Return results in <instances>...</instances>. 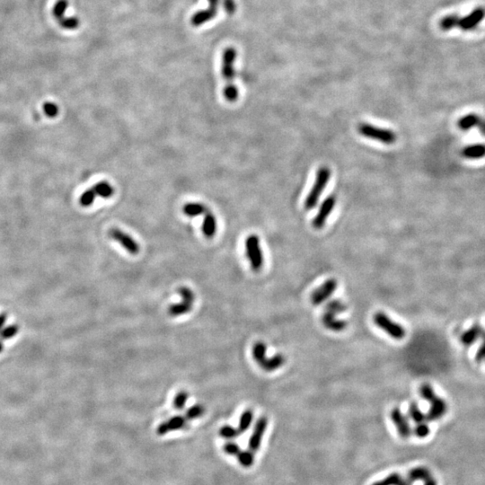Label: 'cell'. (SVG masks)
Wrapping results in <instances>:
<instances>
[{
    "label": "cell",
    "mask_w": 485,
    "mask_h": 485,
    "mask_svg": "<svg viewBox=\"0 0 485 485\" xmlns=\"http://www.w3.org/2000/svg\"><path fill=\"white\" fill-rule=\"evenodd\" d=\"M285 361L286 359L284 356L282 354H276L271 358L267 357L265 361L260 364V367L266 372H272L282 367L285 364Z\"/></svg>",
    "instance_id": "cell-20"
},
{
    "label": "cell",
    "mask_w": 485,
    "mask_h": 485,
    "mask_svg": "<svg viewBox=\"0 0 485 485\" xmlns=\"http://www.w3.org/2000/svg\"><path fill=\"white\" fill-rule=\"evenodd\" d=\"M245 253L254 272H259L263 266V255L260 247V238L256 235H250L245 240Z\"/></svg>",
    "instance_id": "cell-5"
},
{
    "label": "cell",
    "mask_w": 485,
    "mask_h": 485,
    "mask_svg": "<svg viewBox=\"0 0 485 485\" xmlns=\"http://www.w3.org/2000/svg\"><path fill=\"white\" fill-rule=\"evenodd\" d=\"M223 451L228 456H237L241 451V448L237 443L228 441L223 445Z\"/></svg>",
    "instance_id": "cell-40"
},
{
    "label": "cell",
    "mask_w": 485,
    "mask_h": 485,
    "mask_svg": "<svg viewBox=\"0 0 485 485\" xmlns=\"http://www.w3.org/2000/svg\"><path fill=\"white\" fill-rule=\"evenodd\" d=\"M475 361L478 363L485 361V332L481 338V343L475 354Z\"/></svg>",
    "instance_id": "cell-41"
},
{
    "label": "cell",
    "mask_w": 485,
    "mask_h": 485,
    "mask_svg": "<svg viewBox=\"0 0 485 485\" xmlns=\"http://www.w3.org/2000/svg\"><path fill=\"white\" fill-rule=\"evenodd\" d=\"M423 485H438V484H437V481L435 480V478L432 476L423 482Z\"/></svg>",
    "instance_id": "cell-45"
},
{
    "label": "cell",
    "mask_w": 485,
    "mask_h": 485,
    "mask_svg": "<svg viewBox=\"0 0 485 485\" xmlns=\"http://www.w3.org/2000/svg\"><path fill=\"white\" fill-rule=\"evenodd\" d=\"M432 476V474L428 468L419 467V468H413L412 470L409 471L408 474H407V481L411 484H414V482H417V481L424 482Z\"/></svg>",
    "instance_id": "cell-21"
},
{
    "label": "cell",
    "mask_w": 485,
    "mask_h": 485,
    "mask_svg": "<svg viewBox=\"0 0 485 485\" xmlns=\"http://www.w3.org/2000/svg\"><path fill=\"white\" fill-rule=\"evenodd\" d=\"M109 235L112 239L119 242L130 255H137L139 253V244L130 235L120 228H112L109 232Z\"/></svg>",
    "instance_id": "cell-8"
},
{
    "label": "cell",
    "mask_w": 485,
    "mask_h": 485,
    "mask_svg": "<svg viewBox=\"0 0 485 485\" xmlns=\"http://www.w3.org/2000/svg\"><path fill=\"white\" fill-rule=\"evenodd\" d=\"M224 10L228 16H233L237 11V4L235 0H221Z\"/></svg>",
    "instance_id": "cell-43"
},
{
    "label": "cell",
    "mask_w": 485,
    "mask_h": 485,
    "mask_svg": "<svg viewBox=\"0 0 485 485\" xmlns=\"http://www.w3.org/2000/svg\"><path fill=\"white\" fill-rule=\"evenodd\" d=\"M237 50L235 48L228 47L225 49L222 54V65L221 73L225 81L224 88V97L229 103H235L238 99L239 92L236 85L234 84L235 78V61L237 59Z\"/></svg>",
    "instance_id": "cell-1"
},
{
    "label": "cell",
    "mask_w": 485,
    "mask_h": 485,
    "mask_svg": "<svg viewBox=\"0 0 485 485\" xmlns=\"http://www.w3.org/2000/svg\"><path fill=\"white\" fill-rule=\"evenodd\" d=\"M6 320V314H0V330L2 329V327H3V326H4V324H5Z\"/></svg>",
    "instance_id": "cell-46"
},
{
    "label": "cell",
    "mask_w": 485,
    "mask_h": 485,
    "mask_svg": "<svg viewBox=\"0 0 485 485\" xmlns=\"http://www.w3.org/2000/svg\"><path fill=\"white\" fill-rule=\"evenodd\" d=\"M391 420L397 428V432L402 438H408L413 434L412 427L407 417L399 408H394L391 412Z\"/></svg>",
    "instance_id": "cell-11"
},
{
    "label": "cell",
    "mask_w": 485,
    "mask_h": 485,
    "mask_svg": "<svg viewBox=\"0 0 485 485\" xmlns=\"http://www.w3.org/2000/svg\"><path fill=\"white\" fill-rule=\"evenodd\" d=\"M359 133L365 138L383 143L385 145H392L397 142V135L393 130L381 128L376 125L363 122L358 126Z\"/></svg>",
    "instance_id": "cell-3"
},
{
    "label": "cell",
    "mask_w": 485,
    "mask_h": 485,
    "mask_svg": "<svg viewBox=\"0 0 485 485\" xmlns=\"http://www.w3.org/2000/svg\"><path fill=\"white\" fill-rule=\"evenodd\" d=\"M43 112L49 118H55L59 114V106L52 102H46L43 104Z\"/></svg>",
    "instance_id": "cell-38"
},
{
    "label": "cell",
    "mask_w": 485,
    "mask_h": 485,
    "mask_svg": "<svg viewBox=\"0 0 485 485\" xmlns=\"http://www.w3.org/2000/svg\"><path fill=\"white\" fill-rule=\"evenodd\" d=\"M267 427H268V419L266 417H260L257 420L253 433L249 438V450L255 453L260 450V445L262 442V438L264 436V433L266 432Z\"/></svg>",
    "instance_id": "cell-10"
},
{
    "label": "cell",
    "mask_w": 485,
    "mask_h": 485,
    "mask_svg": "<svg viewBox=\"0 0 485 485\" xmlns=\"http://www.w3.org/2000/svg\"><path fill=\"white\" fill-rule=\"evenodd\" d=\"M457 126L463 131H468L478 127L481 132L485 134V121L475 113H469L458 120Z\"/></svg>",
    "instance_id": "cell-15"
},
{
    "label": "cell",
    "mask_w": 485,
    "mask_h": 485,
    "mask_svg": "<svg viewBox=\"0 0 485 485\" xmlns=\"http://www.w3.org/2000/svg\"><path fill=\"white\" fill-rule=\"evenodd\" d=\"M217 219L211 211L208 210L204 216L201 230L207 238H212L217 232Z\"/></svg>",
    "instance_id": "cell-18"
},
{
    "label": "cell",
    "mask_w": 485,
    "mask_h": 485,
    "mask_svg": "<svg viewBox=\"0 0 485 485\" xmlns=\"http://www.w3.org/2000/svg\"><path fill=\"white\" fill-rule=\"evenodd\" d=\"M322 324L326 329L335 332L343 331L347 328L348 322L345 320L339 319L335 314H330L325 312L322 315Z\"/></svg>",
    "instance_id": "cell-17"
},
{
    "label": "cell",
    "mask_w": 485,
    "mask_h": 485,
    "mask_svg": "<svg viewBox=\"0 0 485 485\" xmlns=\"http://www.w3.org/2000/svg\"><path fill=\"white\" fill-rule=\"evenodd\" d=\"M239 435H240L239 431L236 428L230 426V425H225V426L221 427L219 430V436L222 438L228 439V440L237 438Z\"/></svg>",
    "instance_id": "cell-32"
},
{
    "label": "cell",
    "mask_w": 485,
    "mask_h": 485,
    "mask_svg": "<svg viewBox=\"0 0 485 485\" xmlns=\"http://www.w3.org/2000/svg\"><path fill=\"white\" fill-rule=\"evenodd\" d=\"M413 433H414V435L417 438H424L430 435L431 429H430V426L427 424V422L425 421V422H421V423L416 424V426L414 427Z\"/></svg>",
    "instance_id": "cell-37"
},
{
    "label": "cell",
    "mask_w": 485,
    "mask_h": 485,
    "mask_svg": "<svg viewBox=\"0 0 485 485\" xmlns=\"http://www.w3.org/2000/svg\"><path fill=\"white\" fill-rule=\"evenodd\" d=\"M460 17L456 14H451L442 18L439 22V27L444 32H449L456 27H458Z\"/></svg>",
    "instance_id": "cell-25"
},
{
    "label": "cell",
    "mask_w": 485,
    "mask_h": 485,
    "mask_svg": "<svg viewBox=\"0 0 485 485\" xmlns=\"http://www.w3.org/2000/svg\"><path fill=\"white\" fill-rule=\"evenodd\" d=\"M186 425V418L181 415H175L170 418L169 420L161 422L156 428V434L159 436H164L173 432L180 431L184 429Z\"/></svg>",
    "instance_id": "cell-13"
},
{
    "label": "cell",
    "mask_w": 485,
    "mask_h": 485,
    "mask_svg": "<svg viewBox=\"0 0 485 485\" xmlns=\"http://www.w3.org/2000/svg\"><path fill=\"white\" fill-rule=\"evenodd\" d=\"M331 175V170L327 166H322L317 170L314 184L307 196L304 204L305 208L307 210H311L317 205L320 197L322 195L323 191L326 190V186L330 181Z\"/></svg>",
    "instance_id": "cell-2"
},
{
    "label": "cell",
    "mask_w": 485,
    "mask_h": 485,
    "mask_svg": "<svg viewBox=\"0 0 485 485\" xmlns=\"http://www.w3.org/2000/svg\"><path fill=\"white\" fill-rule=\"evenodd\" d=\"M462 155L467 159L478 160L485 156V144H473L462 150Z\"/></svg>",
    "instance_id": "cell-19"
},
{
    "label": "cell",
    "mask_w": 485,
    "mask_h": 485,
    "mask_svg": "<svg viewBox=\"0 0 485 485\" xmlns=\"http://www.w3.org/2000/svg\"><path fill=\"white\" fill-rule=\"evenodd\" d=\"M237 461L243 468H252L255 464V453L251 450H242L237 454Z\"/></svg>",
    "instance_id": "cell-27"
},
{
    "label": "cell",
    "mask_w": 485,
    "mask_h": 485,
    "mask_svg": "<svg viewBox=\"0 0 485 485\" xmlns=\"http://www.w3.org/2000/svg\"><path fill=\"white\" fill-rule=\"evenodd\" d=\"M208 210V208L204 204L197 203V202L187 203L183 208V212H184V215L187 217H190V218H194V217L203 215V214L206 213Z\"/></svg>",
    "instance_id": "cell-22"
},
{
    "label": "cell",
    "mask_w": 485,
    "mask_h": 485,
    "mask_svg": "<svg viewBox=\"0 0 485 485\" xmlns=\"http://www.w3.org/2000/svg\"><path fill=\"white\" fill-rule=\"evenodd\" d=\"M205 412L204 407L201 404H195L191 406L185 413L186 420H195L201 417Z\"/></svg>",
    "instance_id": "cell-33"
},
{
    "label": "cell",
    "mask_w": 485,
    "mask_h": 485,
    "mask_svg": "<svg viewBox=\"0 0 485 485\" xmlns=\"http://www.w3.org/2000/svg\"><path fill=\"white\" fill-rule=\"evenodd\" d=\"M336 204V198L334 195L328 196L325 201L322 202L318 212L315 215L312 225L315 229H321L326 225V220L332 212Z\"/></svg>",
    "instance_id": "cell-9"
},
{
    "label": "cell",
    "mask_w": 485,
    "mask_h": 485,
    "mask_svg": "<svg viewBox=\"0 0 485 485\" xmlns=\"http://www.w3.org/2000/svg\"><path fill=\"white\" fill-rule=\"evenodd\" d=\"M338 282L335 278H328L319 286L311 295V302L314 306H320L327 301L337 290Z\"/></svg>",
    "instance_id": "cell-7"
},
{
    "label": "cell",
    "mask_w": 485,
    "mask_h": 485,
    "mask_svg": "<svg viewBox=\"0 0 485 485\" xmlns=\"http://www.w3.org/2000/svg\"><path fill=\"white\" fill-rule=\"evenodd\" d=\"M2 349H3V344H2V343H0V352H1V351H2Z\"/></svg>",
    "instance_id": "cell-48"
},
{
    "label": "cell",
    "mask_w": 485,
    "mask_h": 485,
    "mask_svg": "<svg viewBox=\"0 0 485 485\" xmlns=\"http://www.w3.org/2000/svg\"><path fill=\"white\" fill-rule=\"evenodd\" d=\"M92 188L94 190L96 197L99 196L104 199H109L114 194V189H113V186L106 181H103L98 184H95L94 186H92Z\"/></svg>",
    "instance_id": "cell-24"
},
{
    "label": "cell",
    "mask_w": 485,
    "mask_h": 485,
    "mask_svg": "<svg viewBox=\"0 0 485 485\" xmlns=\"http://www.w3.org/2000/svg\"><path fill=\"white\" fill-rule=\"evenodd\" d=\"M485 17V8L483 6L476 7L467 17L460 18L458 27L465 32L475 29Z\"/></svg>",
    "instance_id": "cell-12"
},
{
    "label": "cell",
    "mask_w": 485,
    "mask_h": 485,
    "mask_svg": "<svg viewBox=\"0 0 485 485\" xmlns=\"http://www.w3.org/2000/svg\"><path fill=\"white\" fill-rule=\"evenodd\" d=\"M95 198H96V195L95 194V191H94L93 188L91 187L90 189L87 190L86 191H84L82 195L80 196L79 203H80V205L82 207H89V206H91L95 202Z\"/></svg>",
    "instance_id": "cell-34"
},
{
    "label": "cell",
    "mask_w": 485,
    "mask_h": 485,
    "mask_svg": "<svg viewBox=\"0 0 485 485\" xmlns=\"http://www.w3.org/2000/svg\"><path fill=\"white\" fill-rule=\"evenodd\" d=\"M398 485H412V484H411V483H409L407 480L402 479V481L400 482V484Z\"/></svg>",
    "instance_id": "cell-47"
},
{
    "label": "cell",
    "mask_w": 485,
    "mask_h": 485,
    "mask_svg": "<svg viewBox=\"0 0 485 485\" xmlns=\"http://www.w3.org/2000/svg\"><path fill=\"white\" fill-rule=\"evenodd\" d=\"M188 398H189V394L187 392L180 391L173 399V407L178 411H182L184 408Z\"/></svg>",
    "instance_id": "cell-35"
},
{
    "label": "cell",
    "mask_w": 485,
    "mask_h": 485,
    "mask_svg": "<svg viewBox=\"0 0 485 485\" xmlns=\"http://www.w3.org/2000/svg\"><path fill=\"white\" fill-rule=\"evenodd\" d=\"M253 420H254V413H253V411L250 410V409L245 410L241 414V417H240V420H239V424H238V428H237V430L239 431L240 434L248 431V429L251 426Z\"/></svg>",
    "instance_id": "cell-29"
},
{
    "label": "cell",
    "mask_w": 485,
    "mask_h": 485,
    "mask_svg": "<svg viewBox=\"0 0 485 485\" xmlns=\"http://www.w3.org/2000/svg\"><path fill=\"white\" fill-rule=\"evenodd\" d=\"M18 331V327L17 326H10L6 327L3 331L0 332V337L4 340L6 339H11L17 335Z\"/></svg>",
    "instance_id": "cell-42"
},
{
    "label": "cell",
    "mask_w": 485,
    "mask_h": 485,
    "mask_svg": "<svg viewBox=\"0 0 485 485\" xmlns=\"http://www.w3.org/2000/svg\"><path fill=\"white\" fill-rule=\"evenodd\" d=\"M178 293L180 296H182L183 301L187 302L189 304L193 305V302L195 300V295L192 292V290L187 287H181L178 290Z\"/></svg>",
    "instance_id": "cell-39"
},
{
    "label": "cell",
    "mask_w": 485,
    "mask_h": 485,
    "mask_svg": "<svg viewBox=\"0 0 485 485\" xmlns=\"http://www.w3.org/2000/svg\"><path fill=\"white\" fill-rule=\"evenodd\" d=\"M192 308V305L191 304H189L187 302H184L182 300V302L178 303V304H173L171 305L169 308H168V314H170L171 316H179V315H183V314H187L191 312Z\"/></svg>",
    "instance_id": "cell-28"
},
{
    "label": "cell",
    "mask_w": 485,
    "mask_h": 485,
    "mask_svg": "<svg viewBox=\"0 0 485 485\" xmlns=\"http://www.w3.org/2000/svg\"><path fill=\"white\" fill-rule=\"evenodd\" d=\"M267 345L263 342H257L255 343L252 349V354L255 362L260 365L267 358Z\"/></svg>",
    "instance_id": "cell-26"
},
{
    "label": "cell",
    "mask_w": 485,
    "mask_h": 485,
    "mask_svg": "<svg viewBox=\"0 0 485 485\" xmlns=\"http://www.w3.org/2000/svg\"><path fill=\"white\" fill-rule=\"evenodd\" d=\"M208 9L217 15L218 11H219V6L221 3V0H208Z\"/></svg>",
    "instance_id": "cell-44"
},
{
    "label": "cell",
    "mask_w": 485,
    "mask_h": 485,
    "mask_svg": "<svg viewBox=\"0 0 485 485\" xmlns=\"http://www.w3.org/2000/svg\"><path fill=\"white\" fill-rule=\"evenodd\" d=\"M347 310V306L342 300L332 299L328 302L326 306V312L330 314H337L343 313Z\"/></svg>",
    "instance_id": "cell-30"
},
{
    "label": "cell",
    "mask_w": 485,
    "mask_h": 485,
    "mask_svg": "<svg viewBox=\"0 0 485 485\" xmlns=\"http://www.w3.org/2000/svg\"><path fill=\"white\" fill-rule=\"evenodd\" d=\"M485 332V329L483 326H480L478 324H475L462 333L461 336H460V342L466 347L472 346L473 343H476L479 339L482 338Z\"/></svg>",
    "instance_id": "cell-16"
},
{
    "label": "cell",
    "mask_w": 485,
    "mask_h": 485,
    "mask_svg": "<svg viewBox=\"0 0 485 485\" xmlns=\"http://www.w3.org/2000/svg\"><path fill=\"white\" fill-rule=\"evenodd\" d=\"M420 396L423 400L428 402H432L436 397H438L435 393L434 388L430 384H423L420 385Z\"/></svg>",
    "instance_id": "cell-31"
},
{
    "label": "cell",
    "mask_w": 485,
    "mask_h": 485,
    "mask_svg": "<svg viewBox=\"0 0 485 485\" xmlns=\"http://www.w3.org/2000/svg\"><path fill=\"white\" fill-rule=\"evenodd\" d=\"M408 415L409 418L415 424L427 421L426 414L421 411L419 404L416 402H412L409 404Z\"/></svg>",
    "instance_id": "cell-23"
},
{
    "label": "cell",
    "mask_w": 485,
    "mask_h": 485,
    "mask_svg": "<svg viewBox=\"0 0 485 485\" xmlns=\"http://www.w3.org/2000/svg\"><path fill=\"white\" fill-rule=\"evenodd\" d=\"M448 412V403L441 397H437L430 402V409L426 414L428 421H435L443 418Z\"/></svg>",
    "instance_id": "cell-14"
},
{
    "label": "cell",
    "mask_w": 485,
    "mask_h": 485,
    "mask_svg": "<svg viewBox=\"0 0 485 485\" xmlns=\"http://www.w3.org/2000/svg\"><path fill=\"white\" fill-rule=\"evenodd\" d=\"M69 7L68 0H59L53 8L54 17L62 28L66 30H76L79 26V20L77 17H66V11Z\"/></svg>",
    "instance_id": "cell-6"
},
{
    "label": "cell",
    "mask_w": 485,
    "mask_h": 485,
    "mask_svg": "<svg viewBox=\"0 0 485 485\" xmlns=\"http://www.w3.org/2000/svg\"><path fill=\"white\" fill-rule=\"evenodd\" d=\"M402 480V477L399 473H391L390 475L374 483L372 485H398Z\"/></svg>",
    "instance_id": "cell-36"
},
{
    "label": "cell",
    "mask_w": 485,
    "mask_h": 485,
    "mask_svg": "<svg viewBox=\"0 0 485 485\" xmlns=\"http://www.w3.org/2000/svg\"><path fill=\"white\" fill-rule=\"evenodd\" d=\"M373 321L379 329L385 331L386 334H388L390 337L397 341H401L406 335V331L404 327L401 326L399 323L391 319L390 317L384 312H378L374 314Z\"/></svg>",
    "instance_id": "cell-4"
}]
</instances>
